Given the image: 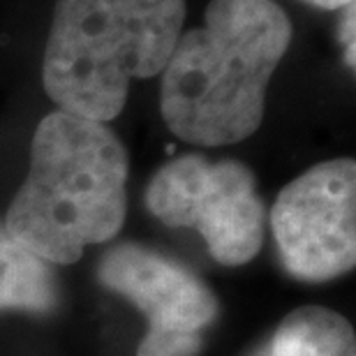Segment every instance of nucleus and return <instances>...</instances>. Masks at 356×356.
I'll return each mask as SVG.
<instances>
[{
	"instance_id": "1a4fd4ad",
	"label": "nucleus",
	"mask_w": 356,
	"mask_h": 356,
	"mask_svg": "<svg viewBox=\"0 0 356 356\" xmlns=\"http://www.w3.org/2000/svg\"><path fill=\"white\" fill-rule=\"evenodd\" d=\"M356 3L343 7V17H340V44H343V58L345 65L354 70L356 67Z\"/></svg>"
},
{
	"instance_id": "423d86ee",
	"label": "nucleus",
	"mask_w": 356,
	"mask_h": 356,
	"mask_svg": "<svg viewBox=\"0 0 356 356\" xmlns=\"http://www.w3.org/2000/svg\"><path fill=\"white\" fill-rule=\"evenodd\" d=\"M97 277L146 315L137 356H199L220 303L195 270L146 245L120 243L99 259Z\"/></svg>"
},
{
	"instance_id": "6e6552de",
	"label": "nucleus",
	"mask_w": 356,
	"mask_h": 356,
	"mask_svg": "<svg viewBox=\"0 0 356 356\" xmlns=\"http://www.w3.org/2000/svg\"><path fill=\"white\" fill-rule=\"evenodd\" d=\"M270 356H356L354 326L324 305H301L277 324Z\"/></svg>"
},
{
	"instance_id": "20e7f679",
	"label": "nucleus",
	"mask_w": 356,
	"mask_h": 356,
	"mask_svg": "<svg viewBox=\"0 0 356 356\" xmlns=\"http://www.w3.org/2000/svg\"><path fill=\"white\" fill-rule=\"evenodd\" d=\"M146 206L167 227L197 229L222 266H243L264 245L266 206L252 169L238 160L178 155L153 174Z\"/></svg>"
},
{
	"instance_id": "f257e3e1",
	"label": "nucleus",
	"mask_w": 356,
	"mask_h": 356,
	"mask_svg": "<svg viewBox=\"0 0 356 356\" xmlns=\"http://www.w3.org/2000/svg\"><path fill=\"white\" fill-rule=\"evenodd\" d=\"M291 35L275 0H211L204 26L181 33L162 70L160 113L169 130L204 148L252 137Z\"/></svg>"
},
{
	"instance_id": "9d476101",
	"label": "nucleus",
	"mask_w": 356,
	"mask_h": 356,
	"mask_svg": "<svg viewBox=\"0 0 356 356\" xmlns=\"http://www.w3.org/2000/svg\"><path fill=\"white\" fill-rule=\"evenodd\" d=\"M301 3L317 7V10H343V7L352 5L354 0H301Z\"/></svg>"
},
{
	"instance_id": "39448f33",
	"label": "nucleus",
	"mask_w": 356,
	"mask_h": 356,
	"mask_svg": "<svg viewBox=\"0 0 356 356\" xmlns=\"http://www.w3.org/2000/svg\"><path fill=\"white\" fill-rule=\"evenodd\" d=\"M284 268L298 280L326 282L356 266V162L326 160L296 176L270 209Z\"/></svg>"
},
{
	"instance_id": "0eeeda50",
	"label": "nucleus",
	"mask_w": 356,
	"mask_h": 356,
	"mask_svg": "<svg viewBox=\"0 0 356 356\" xmlns=\"http://www.w3.org/2000/svg\"><path fill=\"white\" fill-rule=\"evenodd\" d=\"M58 303L56 273L0 222V310L49 312Z\"/></svg>"
},
{
	"instance_id": "f03ea898",
	"label": "nucleus",
	"mask_w": 356,
	"mask_h": 356,
	"mask_svg": "<svg viewBox=\"0 0 356 356\" xmlns=\"http://www.w3.org/2000/svg\"><path fill=\"white\" fill-rule=\"evenodd\" d=\"M130 158L106 123L56 109L35 127L31 167L5 227L49 264H74L127 216Z\"/></svg>"
},
{
	"instance_id": "7ed1b4c3",
	"label": "nucleus",
	"mask_w": 356,
	"mask_h": 356,
	"mask_svg": "<svg viewBox=\"0 0 356 356\" xmlns=\"http://www.w3.org/2000/svg\"><path fill=\"white\" fill-rule=\"evenodd\" d=\"M185 0H56L42 83L60 111L109 123L134 79L162 74Z\"/></svg>"
}]
</instances>
